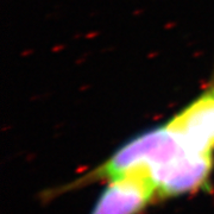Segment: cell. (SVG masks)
Returning <instances> with one entry per match:
<instances>
[{"mask_svg":"<svg viewBox=\"0 0 214 214\" xmlns=\"http://www.w3.org/2000/svg\"><path fill=\"white\" fill-rule=\"evenodd\" d=\"M188 150L175 131L166 125L135 137L118 149L97 171L105 178H114L137 169L163 166Z\"/></svg>","mask_w":214,"mask_h":214,"instance_id":"cell-1","label":"cell"},{"mask_svg":"<svg viewBox=\"0 0 214 214\" xmlns=\"http://www.w3.org/2000/svg\"><path fill=\"white\" fill-rule=\"evenodd\" d=\"M157 192L149 169H137L111 178L90 214H137Z\"/></svg>","mask_w":214,"mask_h":214,"instance_id":"cell-2","label":"cell"},{"mask_svg":"<svg viewBox=\"0 0 214 214\" xmlns=\"http://www.w3.org/2000/svg\"><path fill=\"white\" fill-rule=\"evenodd\" d=\"M212 152L185 150L163 166L150 170L157 192L166 196L197 190L206 183L212 169Z\"/></svg>","mask_w":214,"mask_h":214,"instance_id":"cell-3","label":"cell"},{"mask_svg":"<svg viewBox=\"0 0 214 214\" xmlns=\"http://www.w3.org/2000/svg\"><path fill=\"white\" fill-rule=\"evenodd\" d=\"M183 145L196 152H212L214 147V89L202 94L169 124Z\"/></svg>","mask_w":214,"mask_h":214,"instance_id":"cell-4","label":"cell"}]
</instances>
